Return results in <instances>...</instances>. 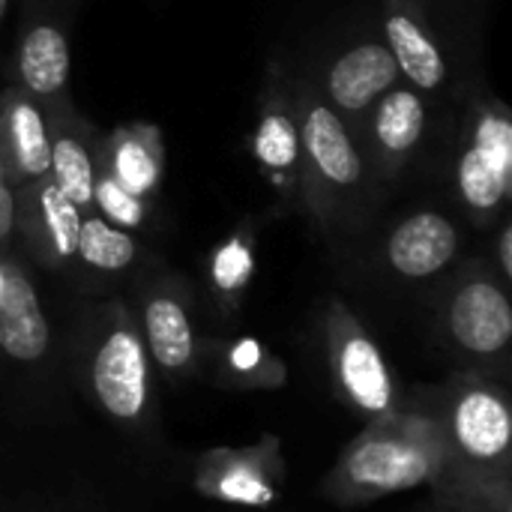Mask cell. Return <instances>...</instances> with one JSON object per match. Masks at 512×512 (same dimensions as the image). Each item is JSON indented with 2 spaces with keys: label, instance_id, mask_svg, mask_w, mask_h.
<instances>
[{
  "label": "cell",
  "instance_id": "1",
  "mask_svg": "<svg viewBox=\"0 0 512 512\" xmlns=\"http://www.w3.org/2000/svg\"><path fill=\"white\" fill-rule=\"evenodd\" d=\"M294 108L300 126L303 177L300 192L309 210L327 222L360 192L366 165L351 126L309 84H294Z\"/></svg>",
  "mask_w": 512,
  "mask_h": 512
},
{
  "label": "cell",
  "instance_id": "2",
  "mask_svg": "<svg viewBox=\"0 0 512 512\" xmlns=\"http://www.w3.org/2000/svg\"><path fill=\"white\" fill-rule=\"evenodd\" d=\"M444 462V432L426 420H381L360 435L342 465L339 477L348 492L390 495L429 483Z\"/></svg>",
  "mask_w": 512,
  "mask_h": 512
},
{
  "label": "cell",
  "instance_id": "3",
  "mask_svg": "<svg viewBox=\"0 0 512 512\" xmlns=\"http://www.w3.org/2000/svg\"><path fill=\"white\" fill-rule=\"evenodd\" d=\"M453 177L456 195L477 225L504 216L512 195V117L504 102L486 99L471 111Z\"/></svg>",
  "mask_w": 512,
  "mask_h": 512
},
{
  "label": "cell",
  "instance_id": "4",
  "mask_svg": "<svg viewBox=\"0 0 512 512\" xmlns=\"http://www.w3.org/2000/svg\"><path fill=\"white\" fill-rule=\"evenodd\" d=\"M327 336H330L333 366H336L339 384L348 393V399L360 411L384 420L393 408V381H390L387 363H384L378 345L372 342V336L339 303L330 306Z\"/></svg>",
  "mask_w": 512,
  "mask_h": 512
},
{
  "label": "cell",
  "instance_id": "5",
  "mask_svg": "<svg viewBox=\"0 0 512 512\" xmlns=\"http://www.w3.org/2000/svg\"><path fill=\"white\" fill-rule=\"evenodd\" d=\"M510 405L501 390L486 384L462 387L447 414L450 447L474 468H498L510 453Z\"/></svg>",
  "mask_w": 512,
  "mask_h": 512
},
{
  "label": "cell",
  "instance_id": "6",
  "mask_svg": "<svg viewBox=\"0 0 512 512\" xmlns=\"http://www.w3.org/2000/svg\"><path fill=\"white\" fill-rule=\"evenodd\" d=\"M399 81V66L390 48L378 39H363L330 60L321 96L348 126H354L363 123L372 105Z\"/></svg>",
  "mask_w": 512,
  "mask_h": 512
},
{
  "label": "cell",
  "instance_id": "7",
  "mask_svg": "<svg viewBox=\"0 0 512 512\" xmlns=\"http://www.w3.org/2000/svg\"><path fill=\"white\" fill-rule=\"evenodd\" d=\"M249 150L261 174L276 189L300 192L303 153H300V126L294 108V84H288L279 72L270 75V84L264 90Z\"/></svg>",
  "mask_w": 512,
  "mask_h": 512
},
{
  "label": "cell",
  "instance_id": "8",
  "mask_svg": "<svg viewBox=\"0 0 512 512\" xmlns=\"http://www.w3.org/2000/svg\"><path fill=\"white\" fill-rule=\"evenodd\" d=\"M0 159L15 189L51 168V108L21 87L0 93Z\"/></svg>",
  "mask_w": 512,
  "mask_h": 512
},
{
  "label": "cell",
  "instance_id": "9",
  "mask_svg": "<svg viewBox=\"0 0 512 512\" xmlns=\"http://www.w3.org/2000/svg\"><path fill=\"white\" fill-rule=\"evenodd\" d=\"M93 390L114 420H138L147 405V348L132 324L105 333L93 357Z\"/></svg>",
  "mask_w": 512,
  "mask_h": 512
},
{
  "label": "cell",
  "instance_id": "10",
  "mask_svg": "<svg viewBox=\"0 0 512 512\" xmlns=\"http://www.w3.org/2000/svg\"><path fill=\"white\" fill-rule=\"evenodd\" d=\"M15 228L24 231L33 255L45 264L75 258L84 210L72 204L51 177L24 183L15 189Z\"/></svg>",
  "mask_w": 512,
  "mask_h": 512
},
{
  "label": "cell",
  "instance_id": "11",
  "mask_svg": "<svg viewBox=\"0 0 512 512\" xmlns=\"http://www.w3.org/2000/svg\"><path fill=\"white\" fill-rule=\"evenodd\" d=\"M384 45L390 48L399 78L414 90L435 93L447 81V57L432 36L417 0H384Z\"/></svg>",
  "mask_w": 512,
  "mask_h": 512
},
{
  "label": "cell",
  "instance_id": "12",
  "mask_svg": "<svg viewBox=\"0 0 512 512\" xmlns=\"http://www.w3.org/2000/svg\"><path fill=\"white\" fill-rule=\"evenodd\" d=\"M447 327L459 348L483 357L498 354L512 339L510 297L486 276L465 279L450 297Z\"/></svg>",
  "mask_w": 512,
  "mask_h": 512
},
{
  "label": "cell",
  "instance_id": "13",
  "mask_svg": "<svg viewBox=\"0 0 512 512\" xmlns=\"http://www.w3.org/2000/svg\"><path fill=\"white\" fill-rule=\"evenodd\" d=\"M363 126L378 165L387 177H396L426 135V102L420 90L399 81L372 105Z\"/></svg>",
  "mask_w": 512,
  "mask_h": 512
},
{
  "label": "cell",
  "instance_id": "14",
  "mask_svg": "<svg viewBox=\"0 0 512 512\" xmlns=\"http://www.w3.org/2000/svg\"><path fill=\"white\" fill-rule=\"evenodd\" d=\"M96 168L111 174L126 192L153 198L165 174V141L153 123L117 126L96 144Z\"/></svg>",
  "mask_w": 512,
  "mask_h": 512
},
{
  "label": "cell",
  "instance_id": "15",
  "mask_svg": "<svg viewBox=\"0 0 512 512\" xmlns=\"http://www.w3.org/2000/svg\"><path fill=\"white\" fill-rule=\"evenodd\" d=\"M459 252L456 225L435 213L420 210L402 219L387 237V264L408 279H426L441 273Z\"/></svg>",
  "mask_w": 512,
  "mask_h": 512
},
{
  "label": "cell",
  "instance_id": "16",
  "mask_svg": "<svg viewBox=\"0 0 512 512\" xmlns=\"http://www.w3.org/2000/svg\"><path fill=\"white\" fill-rule=\"evenodd\" d=\"M48 339L36 288L15 261H0V351L18 363H33L45 354Z\"/></svg>",
  "mask_w": 512,
  "mask_h": 512
},
{
  "label": "cell",
  "instance_id": "17",
  "mask_svg": "<svg viewBox=\"0 0 512 512\" xmlns=\"http://www.w3.org/2000/svg\"><path fill=\"white\" fill-rule=\"evenodd\" d=\"M72 72L66 33L51 21H36L24 30L15 51L18 87L45 105L66 102V84Z\"/></svg>",
  "mask_w": 512,
  "mask_h": 512
},
{
  "label": "cell",
  "instance_id": "18",
  "mask_svg": "<svg viewBox=\"0 0 512 512\" xmlns=\"http://www.w3.org/2000/svg\"><path fill=\"white\" fill-rule=\"evenodd\" d=\"M51 108V168L48 177L54 186L78 204L84 213H93V180H96V144L87 138L84 123L72 117L69 105L60 102Z\"/></svg>",
  "mask_w": 512,
  "mask_h": 512
},
{
  "label": "cell",
  "instance_id": "19",
  "mask_svg": "<svg viewBox=\"0 0 512 512\" xmlns=\"http://www.w3.org/2000/svg\"><path fill=\"white\" fill-rule=\"evenodd\" d=\"M144 333H147V348L153 351V360L168 369L180 372L189 366L195 354V339H192V324L183 309V303L171 294H156L144 306Z\"/></svg>",
  "mask_w": 512,
  "mask_h": 512
},
{
  "label": "cell",
  "instance_id": "20",
  "mask_svg": "<svg viewBox=\"0 0 512 512\" xmlns=\"http://www.w3.org/2000/svg\"><path fill=\"white\" fill-rule=\"evenodd\" d=\"M135 255H138V246L129 231L105 222L99 213H84L75 258H81L93 270L117 273V270L132 267Z\"/></svg>",
  "mask_w": 512,
  "mask_h": 512
},
{
  "label": "cell",
  "instance_id": "21",
  "mask_svg": "<svg viewBox=\"0 0 512 512\" xmlns=\"http://www.w3.org/2000/svg\"><path fill=\"white\" fill-rule=\"evenodd\" d=\"M93 213H99L105 222L123 228V231H138L147 222V201L126 192L111 174L96 168L93 180Z\"/></svg>",
  "mask_w": 512,
  "mask_h": 512
},
{
  "label": "cell",
  "instance_id": "22",
  "mask_svg": "<svg viewBox=\"0 0 512 512\" xmlns=\"http://www.w3.org/2000/svg\"><path fill=\"white\" fill-rule=\"evenodd\" d=\"M255 273V255H252V234L243 228L237 234H231L213 255L210 261V276L213 285L222 294H237L249 285Z\"/></svg>",
  "mask_w": 512,
  "mask_h": 512
},
{
  "label": "cell",
  "instance_id": "23",
  "mask_svg": "<svg viewBox=\"0 0 512 512\" xmlns=\"http://www.w3.org/2000/svg\"><path fill=\"white\" fill-rule=\"evenodd\" d=\"M213 492L225 501H237V504H252V507H261V504H270L276 498L273 486L246 462H231L228 468L219 471L216 483H213Z\"/></svg>",
  "mask_w": 512,
  "mask_h": 512
},
{
  "label": "cell",
  "instance_id": "24",
  "mask_svg": "<svg viewBox=\"0 0 512 512\" xmlns=\"http://www.w3.org/2000/svg\"><path fill=\"white\" fill-rule=\"evenodd\" d=\"M15 186L9 183V174L3 168V159H0V246L12 237L15 231Z\"/></svg>",
  "mask_w": 512,
  "mask_h": 512
},
{
  "label": "cell",
  "instance_id": "25",
  "mask_svg": "<svg viewBox=\"0 0 512 512\" xmlns=\"http://www.w3.org/2000/svg\"><path fill=\"white\" fill-rule=\"evenodd\" d=\"M498 261L504 270V279H512V225L504 222L501 234H498Z\"/></svg>",
  "mask_w": 512,
  "mask_h": 512
},
{
  "label": "cell",
  "instance_id": "26",
  "mask_svg": "<svg viewBox=\"0 0 512 512\" xmlns=\"http://www.w3.org/2000/svg\"><path fill=\"white\" fill-rule=\"evenodd\" d=\"M255 357H258V345H252V342H243V345H237V351H234V363H237L240 369H249V366L255 363Z\"/></svg>",
  "mask_w": 512,
  "mask_h": 512
},
{
  "label": "cell",
  "instance_id": "27",
  "mask_svg": "<svg viewBox=\"0 0 512 512\" xmlns=\"http://www.w3.org/2000/svg\"><path fill=\"white\" fill-rule=\"evenodd\" d=\"M6 9H9V0H0V21H3V15H6Z\"/></svg>",
  "mask_w": 512,
  "mask_h": 512
}]
</instances>
